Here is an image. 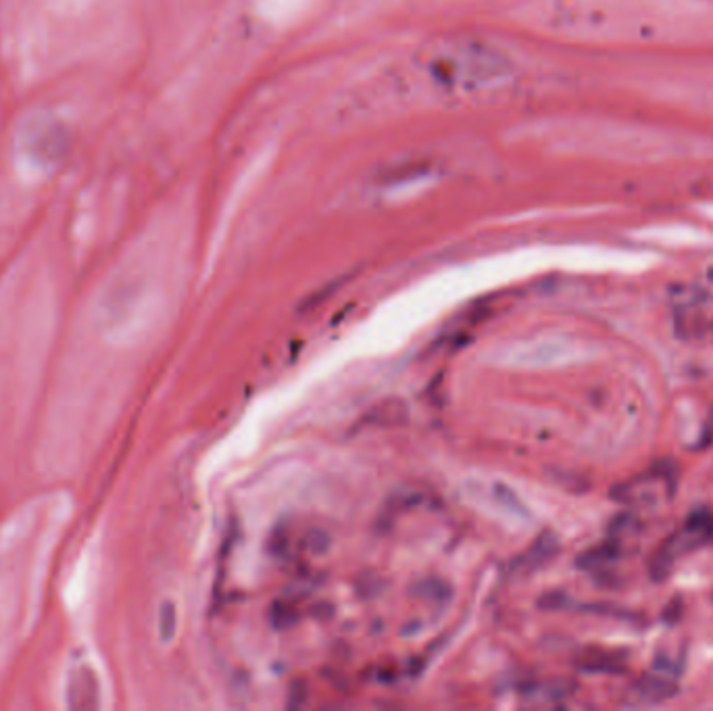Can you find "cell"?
I'll return each mask as SVG.
<instances>
[{"label":"cell","mask_w":713,"mask_h":711,"mask_svg":"<svg viewBox=\"0 0 713 711\" xmlns=\"http://www.w3.org/2000/svg\"><path fill=\"white\" fill-rule=\"evenodd\" d=\"M557 551H559V541L555 538V534H551V532L540 534L528 551H524L522 555L513 559L511 570L518 574L536 572L538 568L547 566V563L557 555Z\"/></svg>","instance_id":"cell-7"},{"label":"cell","mask_w":713,"mask_h":711,"mask_svg":"<svg viewBox=\"0 0 713 711\" xmlns=\"http://www.w3.org/2000/svg\"><path fill=\"white\" fill-rule=\"evenodd\" d=\"M67 705L71 709H94L98 707V682L88 666H80L69 674Z\"/></svg>","instance_id":"cell-6"},{"label":"cell","mask_w":713,"mask_h":711,"mask_svg":"<svg viewBox=\"0 0 713 711\" xmlns=\"http://www.w3.org/2000/svg\"><path fill=\"white\" fill-rule=\"evenodd\" d=\"M415 593L420 595V597H426V599H436V601H440V599H449V597H451V588H449V584H445V582L426 580V582H422L420 586L415 588Z\"/></svg>","instance_id":"cell-15"},{"label":"cell","mask_w":713,"mask_h":711,"mask_svg":"<svg viewBox=\"0 0 713 711\" xmlns=\"http://www.w3.org/2000/svg\"><path fill=\"white\" fill-rule=\"evenodd\" d=\"M424 69L440 90L453 94H480L509 82L513 63L493 44L459 38L430 48L424 57Z\"/></svg>","instance_id":"cell-1"},{"label":"cell","mask_w":713,"mask_h":711,"mask_svg":"<svg viewBox=\"0 0 713 711\" xmlns=\"http://www.w3.org/2000/svg\"><path fill=\"white\" fill-rule=\"evenodd\" d=\"M676 693H678L676 678L653 670L651 674H645L638 678L634 684H630V689L626 691V697H624V703L630 707L659 705L663 701L676 697Z\"/></svg>","instance_id":"cell-5"},{"label":"cell","mask_w":713,"mask_h":711,"mask_svg":"<svg viewBox=\"0 0 713 711\" xmlns=\"http://www.w3.org/2000/svg\"><path fill=\"white\" fill-rule=\"evenodd\" d=\"M301 614L303 611L297 599L282 597L272 605V609H269V622H272L276 630H286L301 620Z\"/></svg>","instance_id":"cell-10"},{"label":"cell","mask_w":713,"mask_h":711,"mask_svg":"<svg viewBox=\"0 0 713 711\" xmlns=\"http://www.w3.org/2000/svg\"><path fill=\"white\" fill-rule=\"evenodd\" d=\"M713 543V513L707 509L695 511L688 516L684 526H680L670 538L661 543V547L653 553L649 572L655 580H663L670 576L676 563L695 553L701 547H707Z\"/></svg>","instance_id":"cell-3"},{"label":"cell","mask_w":713,"mask_h":711,"mask_svg":"<svg viewBox=\"0 0 713 711\" xmlns=\"http://www.w3.org/2000/svg\"><path fill=\"white\" fill-rule=\"evenodd\" d=\"M330 545H332L330 534L319 528H309L303 536L297 538L299 551H307L311 555H324L330 549Z\"/></svg>","instance_id":"cell-12"},{"label":"cell","mask_w":713,"mask_h":711,"mask_svg":"<svg viewBox=\"0 0 713 711\" xmlns=\"http://www.w3.org/2000/svg\"><path fill=\"white\" fill-rule=\"evenodd\" d=\"M676 472L670 465H655L651 472L634 476L611 490V497L624 505H653L674 493Z\"/></svg>","instance_id":"cell-4"},{"label":"cell","mask_w":713,"mask_h":711,"mask_svg":"<svg viewBox=\"0 0 713 711\" xmlns=\"http://www.w3.org/2000/svg\"><path fill=\"white\" fill-rule=\"evenodd\" d=\"M297 538H299V536L292 534V528H290L288 524H280V526L274 528L272 536H269L267 549H269V553H272V555L278 557V559L292 557L294 553L299 551Z\"/></svg>","instance_id":"cell-11"},{"label":"cell","mask_w":713,"mask_h":711,"mask_svg":"<svg viewBox=\"0 0 713 711\" xmlns=\"http://www.w3.org/2000/svg\"><path fill=\"white\" fill-rule=\"evenodd\" d=\"M493 497L503 509H507L511 513H518V516H524V513H526V507L520 503L518 497H515L513 490L503 486V484H495L493 486Z\"/></svg>","instance_id":"cell-14"},{"label":"cell","mask_w":713,"mask_h":711,"mask_svg":"<svg viewBox=\"0 0 713 711\" xmlns=\"http://www.w3.org/2000/svg\"><path fill=\"white\" fill-rule=\"evenodd\" d=\"M21 146L36 165L59 167L73 149V132L67 121L57 115H34L23 126Z\"/></svg>","instance_id":"cell-2"},{"label":"cell","mask_w":713,"mask_h":711,"mask_svg":"<svg viewBox=\"0 0 713 711\" xmlns=\"http://www.w3.org/2000/svg\"><path fill=\"white\" fill-rule=\"evenodd\" d=\"M576 666L590 674H613L624 670V657L618 651H605V649H586Z\"/></svg>","instance_id":"cell-8"},{"label":"cell","mask_w":713,"mask_h":711,"mask_svg":"<svg viewBox=\"0 0 713 711\" xmlns=\"http://www.w3.org/2000/svg\"><path fill=\"white\" fill-rule=\"evenodd\" d=\"M620 557H622V545L618 538H611V541H605L593 549L584 551L578 557L576 566L588 572H601L607 566H611V563H616Z\"/></svg>","instance_id":"cell-9"},{"label":"cell","mask_w":713,"mask_h":711,"mask_svg":"<svg viewBox=\"0 0 713 711\" xmlns=\"http://www.w3.org/2000/svg\"><path fill=\"white\" fill-rule=\"evenodd\" d=\"M178 630V611L171 601H163L159 607V639L163 645L174 641Z\"/></svg>","instance_id":"cell-13"}]
</instances>
